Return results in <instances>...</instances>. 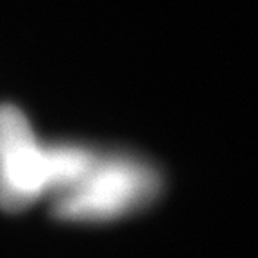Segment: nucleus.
Returning <instances> with one entry per match:
<instances>
[{"mask_svg": "<svg viewBox=\"0 0 258 258\" xmlns=\"http://www.w3.org/2000/svg\"><path fill=\"white\" fill-rule=\"evenodd\" d=\"M52 172V192L61 194L83 179L92 169L99 153L81 145H54L47 147Z\"/></svg>", "mask_w": 258, "mask_h": 258, "instance_id": "obj_3", "label": "nucleus"}, {"mask_svg": "<svg viewBox=\"0 0 258 258\" xmlns=\"http://www.w3.org/2000/svg\"><path fill=\"white\" fill-rule=\"evenodd\" d=\"M161 186L160 172L149 161L122 153L99 154L83 179L57 194L52 210L61 221H117L151 205Z\"/></svg>", "mask_w": 258, "mask_h": 258, "instance_id": "obj_1", "label": "nucleus"}, {"mask_svg": "<svg viewBox=\"0 0 258 258\" xmlns=\"http://www.w3.org/2000/svg\"><path fill=\"white\" fill-rule=\"evenodd\" d=\"M52 192L48 149L38 144L25 115L0 106V208L22 212Z\"/></svg>", "mask_w": 258, "mask_h": 258, "instance_id": "obj_2", "label": "nucleus"}]
</instances>
